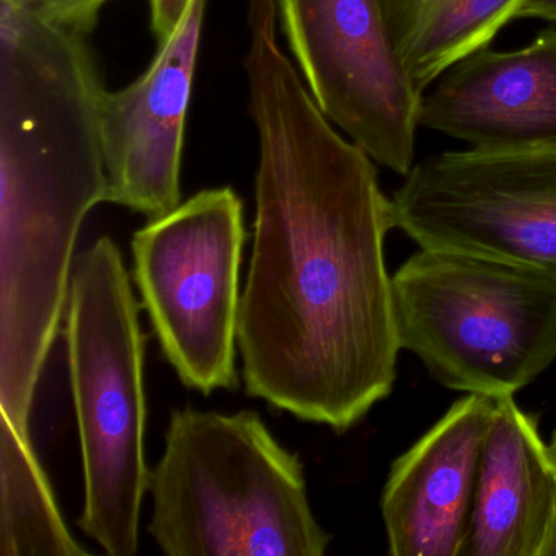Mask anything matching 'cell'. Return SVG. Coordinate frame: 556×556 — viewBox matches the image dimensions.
<instances>
[{"instance_id": "15", "label": "cell", "mask_w": 556, "mask_h": 556, "mask_svg": "<svg viewBox=\"0 0 556 556\" xmlns=\"http://www.w3.org/2000/svg\"><path fill=\"white\" fill-rule=\"evenodd\" d=\"M190 0H149L151 30L157 45L167 40L184 18Z\"/></svg>"}, {"instance_id": "6", "label": "cell", "mask_w": 556, "mask_h": 556, "mask_svg": "<svg viewBox=\"0 0 556 556\" xmlns=\"http://www.w3.org/2000/svg\"><path fill=\"white\" fill-rule=\"evenodd\" d=\"M419 249L526 266L556 279V144L429 155L390 198Z\"/></svg>"}, {"instance_id": "9", "label": "cell", "mask_w": 556, "mask_h": 556, "mask_svg": "<svg viewBox=\"0 0 556 556\" xmlns=\"http://www.w3.org/2000/svg\"><path fill=\"white\" fill-rule=\"evenodd\" d=\"M496 399L468 393L393 462L380 509L393 556H462Z\"/></svg>"}, {"instance_id": "7", "label": "cell", "mask_w": 556, "mask_h": 556, "mask_svg": "<svg viewBox=\"0 0 556 556\" xmlns=\"http://www.w3.org/2000/svg\"><path fill=\"white\" fill-rule=\"evenodd\" d=\"M282 35L312 99L377 164L415 165L422 93L380 0H276Z\"/></svg>"}, {"instance_id": "11", "label": "cell", "mask_w": 556, "mask_h": 556, "mask_svg": "<svg viewBox=\"0 0 556 556\" xmlns=\"http://www.w3.org/2000/svg\"><path fill=\"white\" fill-rule=\"evenodd\" d=\"M556 491V458L514 395L496 399L462 556H539Z\"/></svg>"}, {"instance_id": "14", "label": "cell", "mask_w": 556, "mask_h": 556, "mask_svg": "<svg viewBox=\"0 0 556 556\" xmlns=\"http://www.w3.org/2000/svg\"><path fill=\"white\" fill-rule=\"evenodd\" d=\"M12 4L64 28L89 35L112 0H9Z\"/></svg>"}, {"instance_id": "5", "label": "cell", "mask_w": 556, "mask_h": 556, "mask_svg": "<svg viewBox=\"0 0 556 556\" xmlns=\"http://www.w3.org/2000/svg\"><path fill=\"white\" fill-rule=\"evenodd\" d=\"M247 242L232 188L203 190L132 236V275L162 353L188 389L239 387V276Z\"/></svg>"}, {"instance_id": "13", "label": "cell", "mask_w": 556, "mask_h": 556, "mask_svg": "<svg viewBox=\"0 0 556 556\" xmlns=\"http://www.w3.org/2000/svg\"><path fill=\"white\" fill-rule=\"evenodd\" d=\"M0 418V556L89 555L71 535L30 438Z\"/></svg>"}, {"instance_id": "16", "label": "cell", "mask_w": 556, "mask_h": 556, "mask_svg": "<svg viewBox=\"0 0 556 556\" xmlns=\"http://www.w3.org/2000/svg\"><path fill=\"white\" fill-rule=\"evenodd\" d=\"M517 18L556 22V0H523Z\"/></svg>"}, {"instance_id": "17", "label": "cell", "mask_w": 556, "mask_h": 556, "mask_svg": "<svg viewBox=\"0 0 556 556\" xmlns=\"http://www.w3.org/2000/svg\"><path fill=\"white\" fill-rule=\"evenodd\" d=\"M539 556H556V491L553 500L552 514H549L548 527Z\"/></svg>"}, {"instance_id": "12", "label": "cell", "mask_w": 556, "mask_h": 556, "mask_svg": "<svg viewBox=\"0 0 556 556\" xmlns=\"http://www.w3.org/2000/svg\"><path fill=\"white\" fill-rule=\"evenodd\" d=\"M400 56L425 93L445 71L490 47L523 0H380Z\"/></svg>"}, {"instance_id": "18", "label": "cell", "mask_w": 556, "mask_h": 556, "mask_svg": "<svg viewBox=\"0 0 556 556\" xmlns=\"http://www.w3.org/2000/svg\"><path fill=\"white\" fill-rule=\"evenodd\" d=\"M549 445H552L553 455H555L556 458V432L555 435H553V442Z\"/></svg>"}, {"instance_id": "10", "label": "cell", "mask_w": 556, "mask_h": 556, "mask_svg": "<svg viewBox=\"0 0 556 556\" xmlns=\"http://www.w3.org/2000/svg\"><path fill=\"white\" fill-rule=\"evenodd\" d=\"M419 126L471 149L556 144V28L520 50L475 51L422 93Z\"/></svg>"}, {"instance_id": "1", "label": "cell", "mask_w": 556, "mask_h": 556, "mask_svg": "<svg viewBox=\"0 0 556 556\" xmlns=\"http://www.w3.org/2000/svg\"><path fill=\"white\" fill-rule=\"evenodd\" d=\"M276 0H249L258 136L253 252L240 299L247 393L346 432L392 392L402 351L372 159L340 135L276 38Z\"/></svg>"}, {"instance_id": "4", "label": "cell", "mask_w": 556, "mask_h": 556, "mask_svg": "<svg viewBox=\"0 0 556 556\" xmlns=\"http://www.w3.org/2000/svg\"><path fill=\"white\" fill-rule=\"evenodd\" d=\"M400 348L457 392L516 395L556 361V279L526 266L419 249L392 276Z\"/></svg>"}, {"instance_id": "8", "label": "cell", "mask_w": 556, "mask_h": 556, "mask_svg": "<svg viewBox=\"0 0 556 556\" xmlns=\"http://www.w3.org/2000/svg\"><path fill=\"white\" fill-rule=\"evenodd\" d=\"M207 0H190L151 66L103 102L109 203L164 216L181 203L185 129Z\"/></svg>"}, {"instance_id": "2", "label": "cell", "mask_w": 556, "mask_h": 556, "mask_svg": "<svg viewBox=\"0 0 556 556\" xmlns=\"http://www.w3.org/2000/svg\"><path fill=\"white\" fill-rule=\"evenodd\" d=\"M149 533L168 556H324L304 465L255 412H172Z\"/></svg>"}, {"instance_id": "3", "label": "cell", "mask_w": 556, "mask_h": 556, "mask_svg": "<svg viewBox=\"0 0 556 556\" xmlns=\"http://www.w3.org/2000/svg\"><path fill=\"white\" fill-rule=\"evenodd\" d=\"M139 308L118 245L100 237L74 263L66 340L86 481L79 526L110 556L138 552L151 481Z\"/></svg>"}]
</instances>
